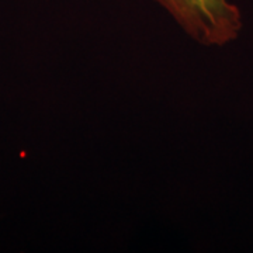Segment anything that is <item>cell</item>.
Returning <instances> with one entry per match:
<instances>
[{
  "instance_id": "obj_1",
  "label": "cell",
  "mask_w": 253,
  "mask_h": 253,
  "mask_svg": "<svg viewBox=\"0 0 253 253\" xmlns=\"http://www.w3.org/2000/svg\"><path fill=\"white\" fill-rule=\"evenodd\" d=\"M168 10L194 41L222 46L234 41L242 27L241 13L229 0H155Z\"/></svg>"
}]
</instances>
